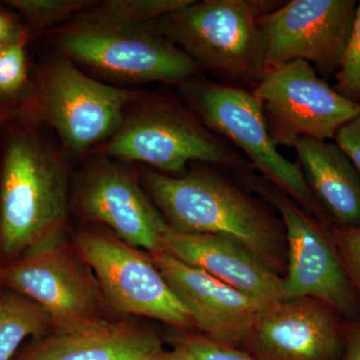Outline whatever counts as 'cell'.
I'll list each match as a JSON object with an SVG mask.
<instances>
[{
	"mask_svg": "<svg viewBox=\"0 0 360 360\" xmlns=\"http://www.w3.org/2000/svg\"><path fill=\"white\" fill-rule=\"evenodd\" d=\"M148 360H184L181 357L179 356V354L177 352H175L174 349L170 350V352H167V350H161L160 354L155 355V356L151 357L150 359Z\"/></svg>",
	"mask_w": 360,
	"mask_h": 360,
	"instance_id": "29",
	"label": "cell"
},
{
	"mask_svg": "<svg viewBox=\"0 0 360 360\" xmlns=\"http://www.w3.org/2000/svg\"><path fill=\"white\" fill-rule=\"evenodd\" d=\"M13 360H148L163 350L155 331L110 319L32 338Z\"/></svg>",
	"mask_w": 360,
	"mask_h": 360,
	"instance_id": "17",
	"label": "cell"
},
{
	"mask_svg": "<svg viewBox=\"0 0 360 360\" xmlns=\"http://www.w3.org/2000/svg\"><path fill=\"white\" fill-rule=\"evenodd\" d=\"M70 180L63 155L32 130L11 135L0 174V258L65 236Z\"/></svg>",
	"mask_w": 360,
	"mask_h": 360,
	"instance_id": "2",
	"label": "cell"
},
{
	"mask_svg": "<svg viewBox=\"0 0 360 360\" xmlns=\"http://www.w3.org/2000/svg\"><path fill=\"white\" fill-rule=\"evenodd\" d=\"M58 54L103 75L136 82L186 84L200 70L153 23L136 25L87 9L51 33Z\"/></svg>",
	"mask_w": 360,
	"mask_h": 360,
	"instance_id": "5",
	"label": "cell"
},
{
	"mask_svg": "<svg viewBox=\"0 0 360 360\" xmlns=\"http://www.w3.org/2000/svg\"><path fill=\"white\" fill-rule=\"evenodd\" d=\"M139 90L112 86L89 77L58 54L37 72L32 92L35 112L56 130L66 148L79 155L110 139L124 122Z\"/></svg>",
	"mask_w": 360,
	"mask_h": 360,
	"instance_id": "7",
	"label": "cell"
},
{
	"mask_svg": "<svg viewBox=\"0 0 360 360\" xmlns=\"http://www.w3.org/2000/svg\"><path fill=\"white\" fill-rule=\"evenodd\" d=\"M329 232L345 271L360 298V226L342 229L330 225Z\"/></svg>",
	"mask_w": 360,
	"mask_h": 360,
	"instance_id": "25",
	"label": "cell"
},
{
	"mask_svg": "<svg viewBox=\"0 0 360 360\" xmlns=\"http://www.w3.org/2000/svg\"><path fill=\"white\" fill-rule=\"evenodd\" d=\"M238 177L281 217L288 243L284 298H316L328 303L341 319L360 321V298L333 245L330 226L321 224L255 172Z\"/></svg>",
	"mask_w": 360,
	"mask_h": 360,
	"instance_id": "8",
	"label": "cell"
},
{
	"mask_svg": "<svg viewBox=\"0 0 360 360\" xmlns=\"http://www.w3.org/2000/svg\"><path fill=\"white\" fill-rule=\"evenodd\" d=\"M279 0H193L153 27L215 82L252 90L266 72V44L258 18Z\"/></svg>",
	"mask_w": 360,
	"mask_h": 360,
	"instance_id": "3",
	"label": "cell"
},
{
	"mask_svg": "<svg viewBox=\"0 0 360 360\" xmlns=\"http://www.w3.org/2000/svg\"><path fill=\"white\" fill-rule=\"evenodd\" d=\"M340 360H360V321L347 322V326L343 328Z\"/></svg>",
	"mask_w": 360,
	"mask_h": 360,
	"instance_id": "28",
	"label": "cell"
},
{
	"mask_svg": "<svg viewBox=\"0 0 360 360\" xmlns=\"http://www.w3.org/2000/svg\"><path fill=\"white\" fill-rule=\"evenodd\" d=\"M193 0H108L90 7L92 13L124 22L149 25L186 6Z\"/></svg>",
	"mask_w": 360,
	"mask_h": 360,
	"instance_id": "20",
	"label": "cell"
},
{
	"mask_svg": "<svg viewBox=\"0 0 360 360\" xmlns=\"http://www.w3.org/2000/svg\"><path fill=\"white\" fill-rule=\"evenodd\" d=\"M296 165L331 225L360 226V174L330 141L302 137L293 146Z\"/></svg>",
	"mask_w": 360,
	"mask_h": 360,
	"instance_id": "18",
	"label": "cell"
},
{
	"mask_svg": "<svg viewBox=\"0 0 360 360\" xmlns=\"http://www.w3.org/2000/svg\"><path fill=\"white\" fill-rule=\"evenodd\" d=\"M77 195L87 219L105 225L123 243L149 255L162 252L167 222L120 161L108 156L92 161L80 177Z\"/></svg>",
	"mask_w": 360,
	"mask_h": 360,
	"instance_id": "14",
	"label": "cell"
},
{
	"mask_svg": "<svg viewBox=\"0 0 360 360\" xmlns=\"http://www.w3.org/2000/svg\"><path fill=\"white\" fill-rule=\"evenodd\" d=\"M162 252L202 269L264 305L283 300V278L232 239L167 226Z\"/></svg>",
	"mask_w": 360,
	"mask_h": 360,
	"instance_id": "16",
	"label": "cell"
},
{
	"mask_svg": "<svg viewBox=\"0 0 360 360\" xmlns=\"http://www.w3.org/2000/svg\"><path fill=\"white\" fill-rule=\"evenodd\" d=\"M0 122H1V113H0Z\"/></svg>",
	"mask_w": 360,
	"mask_h": 360,
	"instance_id": "31",
	"label": "cell"
},
{
	"mask_svg": "<svg viewBox=\"0 0 360 360\" xmlns=\"http://www.w3.org/2000/svg\"><path fill=\"white\" fill-rule=\"evenodd\" d=\"M144 184L168 226L232 239L281 278L288 243L281 219L243 187L212 167L180 175L148 170Z\"/></svg>",
	"mask_w": 360,
	"mask_h": 360,
	"instance_id": "1",
	"label": "cell"
},
{
	"mask_svg": "<svg viewBox=\"0 0 360 360\" xmlns=\"http://www.w3.org/2000/svg\"><path fill=\"white\" fill-rule=\"evenodd\" d=\"M2 285L37 303L51 329H72L103 321L106 302L89 265L65 236L2 264Z\"/></svg>",
	"mask_w": 360,
	"mask_h": 360,
	"instance_id": "10",
	"label": "cell"
},
{
	"mask_svg": "<svg viewBox=\"0 0 360 360\" xmlns=\"http://www.w3.org/2000/svg\"><path fill=\"white\" fill-rule=\"evenodd\" d=\"M25 40L0 49V98L20 96L27 84Z\"/></svg>",
	"mask_w": 360,
	"mask_h": 360,
	"instance_id": "24",
	"label": "cell"
},
{
	"mask_svg": "<svg viewBox=\"0 0 360 360\" xmlns=\"http://www.w3.org/2000/svg\"><path fill=\"white\" fill-rule=\"evenodd\" d=\"M335 78L333 89L360 106V1L357 4L354 26Z\"/></svg>",
	"mask_w": 360,
	"mask_h": 360,
	"instance_id": "23",
	"label": "cell"
},
{
	"mask_svg": "<svg viewBox=\"0 0 360 360\" xmlns=\"http://www.w3.org/2000/svg\"><path fill=\"white\" fill-rule=\"evenodd\" d=\"M96 2L92 0H11L6 4L35 27L46 28L72 20Z\"/></svg>",
	"mask_w": 360,
	"mask_h": 360,
	"instance_id": "21",
	"label": "cell"
},
{
	"mask_svg": "<svg viewBox=\"0 0 360 360\" xmlns=\"http://www.w3.org/2000/svg\"><path fill=\"white\" fill-rule=\"evenodd\" d=\"M150 255L198 333L225 347H240L266 305L167 253Z\"/></svg>",
	"mask_w": 360,
	"mask_h": 360,
	"instance_id": "15",
	"label": "cell"
},
{
	"mask_svg": "<svg viewBox=\"0 0 360 360\" xmlns=\"http://www.w3.org/2000/svg\"><path fill=\"white\" fill-rule=\"evenodd\" d=\"M251 92L277 148H293L302 137L333 141L345 123L360 115L359 105L340 96L305 61L267 70Z\"/></svg>",
	"mask_w": 360,
	"mask_h": 360,
	"instance_id": "11",
	"label": "cell"
},
{
	"mask_svg": "<svg viewBox=\"0 0 360 360\" xmlns=\"http://www.w3.org/2000/svg\"><path fill=\"white\" fill-rule=\"evenodd\" d=\"M51 328V317L37 303L7 288L0 292V360H13L26 340Z\"/></svg>",
	"mask_w": 360,
	"mask_h": 360,
	"instance_id": "19",
	"label": "cell"
},
{
	"mask_svg": "<svg viewBox=\"0 0 360 360\" xmlns=\"http://www.w3.org/2000/svg\"><path fill=\"white\" fill-rule=\"evenodd\" d=\"M333 141L352 160L360 174V115L345 123L338 130Z\"/></svg>",
	"mask_w": 360,
	"mask_h": 360,
	"instance_id": "26",
	"label": "cell"
},
{
	"mask_svg": "<svg viewBox=\"0 0 360 360\" xmlns=\"http://www.w3.org/2000/svg\"><path fill=\"white\" fill-rule=\"evenodd\" d=\"M1 262H0V269H1ZM4 290V285H2L1 276H0V292Z\"/></svg>",
	"mask_w": 360,
	"mask_h": 360,
	"instance_id": "30",
	"label": "cell"
},
{
	"mask_svg": "<svg viewBox=\"0 0 360 360\" xmlns=\"http://www.w3.org/2000/svg\"><path fill=\"white\" fill-rule=\"evenodd\" d=\"M179 89L188 108L208 129L243 151L255 170L305 212L326 226L330 225L300 168L277 150L262 108L251 90L200 75L180 85Z\"/></svg>",
	"mask_w": 360,
	"mask_h": 360,
	"instance_id": "6",
	"label": "cell"
},
{
	"mask_svg": "<svg viewBox=\"0 0 360 360\" xmlns=\"http://www.w3.org/2000/svg\"><path fill=\"white\" fill-rule=\"evenodd\" d=\"M73 246L96 276L110 309L156 319L179 331L195 329L149 253L115 234L89 229L75 233Z\"/></svg>",
	"mask_w": 360,
	"mask_h": 360,
	"instance_id": "9",
	"label": "cell"
},
{
	"mask_svg": "<svg viewBox=\"0 0 360 360\" xmlns=\"http://www.w3.org/2000/svg\"><path fill=\"white\" fill-rule=\"evenodd\" d=\"M169 340L184 360H255L239 348L225 347L194 331L176 330Z\"/></svg>",
	"mask_w": 360,
	"mask_h": 360,
	"instance_id": "22",
	"label": "cell"
},
{
	"mask_svg": "<svg viewBox=\"0 0 360 360\" xmlns=\"http://www.w3.org/2000/svg\"><path fill=\"white\" fill-rule=\"evenodd\" d=\"M343 328L328 303L283 298L260 310L239 349L255 360H340Z\"/></svg>",
	"mask_w": 360,
	"mask_h": 360,
	"instance_id": "13",
	"label": "cell"
},
{
	"mask_svg": "<svg viewBox=\"0 0 360 360\" xmlns=\"http://www.w3.org/2000/svg\"><path fill=\"white\" fill-rule=\"evenodd\" d=\"M108 158L139 162L168 175L186 172L191 162L229 170L236 175L255 172L250 160L201 122L188 106L172 97H139L105 146Z\"/></svg>",
	"mask_w": 360,
	"mask_h": 360,
	"instance_id": "4",
	"label": "cell"
},
{
	"mask_svg": "<svg viewBox=\"0 0 360 360\" xmlns=\"http://www.w3.org/2000/svg\"><path fill=\"white\" fill-rule=\"evenodd\" d=\"M25 39V30L15 18L0 11V49Z\"/></svg>",
	"mask_w": 360,
	"mask_h": 360,
	"instance_id": "27",
	"label": "cell"
},
{
	"mask_svg": "<svg viewBox=\"0 0 360 360\" xmlns=\"http://www.w3.org/2000/svg\"><path fill=\"white\" fill-rule=\"evenodd\" d=\"M355 0H291L258 18L266 44V70L309 63L324 80L335 77L347 46Z\"/></svg>",
	"mask_w": 360,
	"mask_h": 360,
	"instance_id": "12",
	"label": "cell"
}]
</instances>
